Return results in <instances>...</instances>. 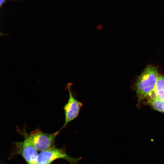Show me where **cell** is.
Wrapping results in <instances>:
<instances>
[{"label":"cell","mask_w":164,"mask_h":164,"mask_svg":"<svg viewBox=\"0 0 164 164\" xmlns=\"http://www.w3.org/2000/svg\"><path fill=\"white\" fill-rule=\"evenodd\" d=\"M60 131L47 133L36 129L28 134V138L37 151L42 152L55 147V140Z\"/></svg>","instance_id":"obj_2"},{"label":"cell","mask_w":164,"mask_h":164,"mask_svg":"<svg viewBox=\"0 0 164 164\" xmlns=\"http://www.w3.org/2000/svg\"><path fill=\"white\" fill-rule=\"evenodd\" d=\"M72 85V83L69 82L66 86V88L69 92V97L68 101L63 107L65 118L64 123L62 128L66 127L69 123L77 117L83 105L82 103L77 100L73 94L71 89Z\"/></svg>","instance_id":"obj_5"},{"label":"cell","mask_w":164,"mask_h":164,"mask_svg":"<svg viewBox=\"0 0 164 164\" xmlns=\"http://www.w3.org/2000/svg\"><path fill=\"white\" fill-rule=\"evenodd\" d=\"M154 90L157 97L164 101V76L159 74Z\"/></svg>","instance_id":"obj_6"},{"label":"cell","mask_w":164,"mask_h":164,"mask_svg":"<svg viewBox=\"0 0 164 164\" xmlns=\"http://www.w3.org/2000/svg\"><path fill=\"white\" fill-rule=\"evenodd\" d=\"M34 164H37V163H35Z\"/></svg>","instance_id":"obj_10"},{"label":"cell","mask_w":164,"mask_h":164,"mask_svg":"<svg viewBox=\"0 0 164 164\" xmlns=\"http://www.w3.org/2000/svg\"><path fill=\"white\" fill-rule=\"evenodd\" d=\"M22 133L24 137V140L15 143L13 155H20L28 164L36 163L38 154V151L29 140L28 134L26 131H23Z\"/></svg>","instance_id":"obj_3"},{"label":"cell","mask_w":164,"mask_h":164,"mask_svg":"<svg viewBox=\"0 0 164 164\" xmlns=\"http://www.w3.org/2000/svg\"><path fill=\"white\" fill-rule=\"evenodd\" d=\"M159 74L157 67L149 65L146 67L138 76L136 86L139 100L147 98L149 94L154 90Z\"/></svg>","instance_id":"obj_1"},{"label":"cell","mask_w":164,"mask_h":164,"mask_svg":"<svg viewBox=\"0 0 164 164\" xmlns=\"http://www.w3.org/2000/svg\"><path fill=\"white\" fill-rule=\"evenodd\" d=\"M9 0L13 1H19L20 0H0V5L1 7L6 1Z\"/></svg>","instance_id":"obj_9"},{"label":"cell","mask_w":164,"mask_h":164,"mask_svg":"<svg viewBox=\"0 0 164 164\" xmlns=\"http://www.w3.org/2000/svg\"><path fill=\"white\" fill-rule=\"evenodd\" d=\"M63 159L68 161L70 164H77L80 158L70 156L64 149L55 147L41 152L38 154L36 160L38 164H51L57 159Z\"/></svg>","instance_id":"obj_4"},{"label":"cell","mask_w":164,"mask_h":164,"mask_svg":"<svg viewBox=\"0 0 164 164\" xmlns=\"http://www.w3.org/2000/svg\"><path fill=\"white\" fill-rule=\"evenodd\" d=\"M147 97L148 98V102L154 100L158 98L154 90L149 93Z\"/></svg>","instance_id":"obj_8"},{"label":"cell","mask_w":164,"mask_h":164,"mask_svg":"<svg viewBox=\"0 0 164 164\" xmlns=\"http://www.w3.org/2000/svg\"><path fill=\"white\" fill-rule=\"evenodd\" d=\"M148 102L155 109L164 113V101L158 98Z\"/></svg>","instance_id":"obj_7"}]
</instances>
